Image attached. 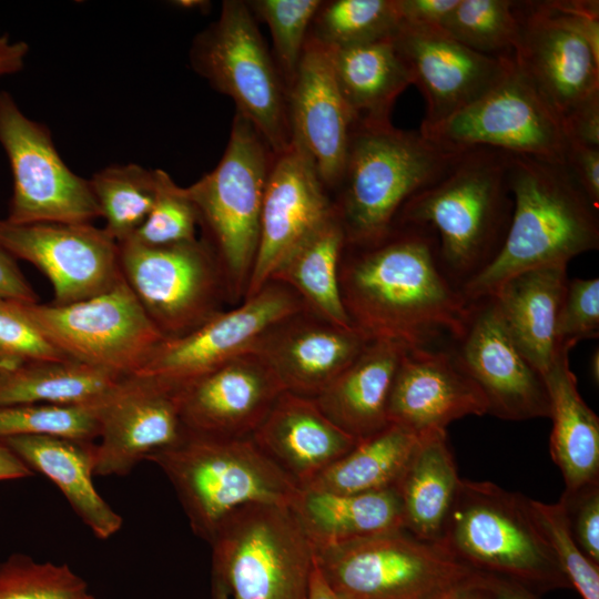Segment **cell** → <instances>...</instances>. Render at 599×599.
<instances>
[{
	"mask_svg": "<svg viewBox=\"0 0 599 599\" xmlns=\"http://www.w3.org/2000/svg\"><path fill=\"white\" fill-rule=\"evenodd\" d=\"M338 283L354 328L409 347L446 343L468 305L441 266L434 232L413 224L395 223L368 243H345Z\"/></svg>",
	"mask_w": 599,
	"mask_h": 599,
	"instance_id": "1",
	"label": "cell"
},
{
	"mask_svg": "<svg viewBox=\"0 0 599 599\" xmlns=\"http://www.w3.org/2000/svg\"><path fill=\"white\" fill-rule=\"evenodd\" d=\"M512 213L494 260L460 290L465 300L490 296L509 277L568 265L599 247L598 210L565 164L509 153Z\"/></svg>",
	"mask_w": 599,
	"mask_h": 599,
	"instance_id": "2",
	"label": "cell"
},
{
	"mask_svg": "<svg viewBox=\"0 0 599 599\" xmlns=\"http://www.w3.org/2000/svg\"><path fill=\"white\" fill-rule=\"evenodd\" d=\"M509 153L460 150L443 173L413 195L395 223L430 229L441 266L460 291L500 250L511 219Z\"/></svg>",
	"mask_w": 599,
	"mask_h": 599,
	"instance_id": "3",
	"label": "cell"
},
{
	"mask_svg": "<svg viewBox=\"0 0 599 599\" xmlns=\"http://www.w3.org/2000/svg\"><path fill=\"white\" fill-rule=\"evenodd\" d=\"M458 152L392 123H354L332 193L345 243L364 244L389 232L405 203L438 177Z\"/></svg>",
	"mask_w": 599,
	"mask_h": 599,
	"instance_id": "4",
	"label": "cell"
},
{
	"mask_svg": "<svg viewBox=\"0 0 599 599\" xmlns=\"http://www.w3.org/2000/svg\"><path fill=\"white\" fill-rule=\"evenodd\" d=\"M145 460L166 475L193 532L207 542L234 510L251 504L290 507L300 489L251 437H217L186 429L179 441Z\"/></svg>",
	"mask_w": 599,
	"mask_h": 599,
	"instance_id": "5",
	"label": "cell"
},
{
	"mask_svg": "<svg viewBox=\"0 0 599 599\" xmlns=\"http://www.w3.org/2000/svg\"><path fill=\"white\" fill-rule=\"evenodd\" d=\"M440 544L475 571L539 596L571 588L531 515L529 498L494 483L460 480Z\"/></svg>",
	"mask_w": 599,
	"mask_h": 599,
	"instance_id": "6",
	"label": "cell"
},
{
	"mask_svg": "<svg viewBox=\"0 0 599 599\" xmlns=\"http://www.w3.org/2000/svg\"><path fill=\"white\" fill-rule=\"evenodd\" d=\"M274 156L254 125L235 112L221 161L213 171L185 187L197 213L202 240L223 271L232 307L246 294Z\"/></svg>",
	"mask_w": 599,
	"mask_h": 599,
	"instance_id": "7",
	"label": "cell"
},
{
	"mask_svg": "<svg viewBox=\"0 0 599 599\" xmlns=\"http://www.w3.org/2000/svg\"><path fill=\"white\" fill-rule=\"evenodd\" d=\"M209 544L212 581L231 599H307L314 547L288 506H243Z\"/></svg>",
	"mask_w": 599,
	"mask_h": 599,
	"instance_id": "8",
	"label": "cell"
},
{
	"mask_svg": "<svg viewBox=\"0 0 599 599\" xmlns=\"http://www.w3.org/2000/svg\"><path fill=\"white\" fill-rule=\"evenodd\" d=\"M314 555L339 599H444L477 575L441 544L406 529L322 547Z\"/></svg>",
	"mask_w": 599,
	"mask_h": 599,
	"instance_id": "9",
	"label": "cell"
},
{
	"mask_svg": "<svg viewBox=\"0 0 599 599\" xmlns=\"http://www.w3.org/2000/svg\"><path fill=\"white\" fill-rule=\"evenodd\" d=\"M192 69L229 95L274 154L292 143L287 92L246 1L225 0L190 49Z\"/></svg>",
	"mask_w": 599,
	"mask_h": 599,
	"instance_id": "10",
	"label": "cell"
},
{
	"mask_svg": "<svg viewBox=\"0 0 599 599\" xmlns=\"http://www.w3.org/2000/svg\"><path fill=\"white\" fill-rule=\"evenodd\" d=\"M69 359L132 376L165 339L122 278L97 296L64 305L12 301Z\"/></svg>",
	"mask_w": 599,
	"mask_h": 599,
	"instance_id": "11",
	"label": "cell"
},
{
	"mask_svg": "<svg viewBox=\"0 0 599 599\" xmlns=\"http://www.w3.org/2000/svg\"><path fill=\"white\" fill-rule=\"evenodd\" d=\"M122 276L164 338L196 329L230 305L226 281L200 238L163 246L119 243Z\"/></svg>",
	"mask_w": 599,
	"mask_h": 599,
	"instance_id": "12",
	"label": "cell"
},
{
	"mask_svg": "<svg viewBox=\"0 0 599 599\" xmlns=\"http://www.w3.org/2000/svg\"><path fill=\"white\" fill-rule=\"evenodd\" d=\"M418 131L451 151L483 146L561 164L569 146L562 119L515 63L474 103Z\"/></svg>",
	"mask_w": 599,
	"mask_h": 599,
	"instance_id": "13",
	"label": "cell"
},
{
	"mask_svg": "<svg viewBox=\"0 0 599 599\" xmlns=\"http://www.w3.org/2000/svg\"><path fill=\"white\" fill-rule=\"evenodd\" d=\"M0 144L13 180L7 221L87 224L101 217L89 180L68 167L48 128L29 119L7 91H0Z\"/></svg>",
	"mask_w": 599,
	"mask_h": 599,
	"instance_id": "14",
	"label": "cell"
},
{
	"mask_svg": "<svg viewBox=\"0 0 599 599\" xmlns=\"http://www.w3.org/2000/svg\"><path fill=\"white\" fill-rule=\"evenodd\" d=\"M302 308L304 304L295 292L270 281L191 333L163 339L132 376L177 392L236 357L253 353L272 325Z\"/></svg>",
	"mask_w": 599,
	"mask_h": 599,
	"instance_id": "15",
	"label": "cell"
},
{
	"mask_svg": "<svg viewBox=\"0 0 599 599\" xmlns=\"http://www.w3.org/2000/svg\"><path fill=\"white\" fill-rule=\"evenodd\" d=\"M519 33L512 61L565 120L599 94V55L566 1H516Z\"/></svg>",
	"mask_w": 599,
	"mask_h": 599,
	"instance_id": "16",
	"label": "cell"
},
{
	"mask_svg": "<svg viewBox=\"0 0 599 599\" xmlns=\"http://www.w3.org/2000/svg\"><path fill=\"white\" fill-rule=\"evenodd\" d=\"M447 346L484 395L487 414L506 420L549 418L544 376L515 345L491 296L468 301Z\"/></svg>",
	"mask_w": 599,
	"mask_h": 599,
	"instance_id": "17",
	"label": "cell"
},
{
	"mask_svg": "<svg viewBox=\"0 0 599 599\" xmlns=\"http://www.w3.org/2000/svg\"><path fill=\"white\" fill-rule=\"evenodd\" d=\"M0 247L49 278L55 305L97 296L123 278L119 243L92 223L14 224L3 219Z\"/></svg>",
	"mask_w": 599,
	"mask_h": 599,
	"instance_id": "18",
	"label": "cell"
},
{
	"mask_svg": "<svg viewBox=\"0 0 599 599\" xmlns=\"http://www.w3.org/2000/svg\"><path fill=\"white\" fill-rule=\"evenodd\" d=\"M335 213L306 151L293 142L275 154L267 177L256 256L245 297L257 293L284 260Z\"/></svg>",
	"mask_w": 599,
	"mask_h": 599,
	"instance_id": "19",
	"label": "cell"
},
{
	"mask_svg": "<svg viewBox=\"0 0 599 599\" xmlns=\"http://www.w3.org/2000/svg\"><path fill=\"white\" fill-rule=\"evenodd\" d=\"M394 42L408 65L426 109L419 130L474 103L509 72L512 59L473 51L441 27L402 23Z\"/></svg>",
	"mask_w": 599,
	"mask_h": 599,
	"instance_id": "20",
	"label": "cell"
},
{
	"mask_svg": "<svg viewBox=\"0 0 599 599\" xmlns=\"http://www.w3.org/2000/svg\"><path fill=\"white\" fill-rule=\"evenodd\" d=\"M94 476L128 475L185 434L177 392L128 376L100 403Z\"/></svg>",
	"mask_w": 599,
	"mask_h": 599,
	"instance_id": "21",
	"label": "cell"
},
{
	"mask_svg": "<svg viewBox=\"0 0 599 599\" xmlns=\"http://www.w3.org/2000/svg\"><path fill=\"white\" fill-rule=\"evenodd\" d=\"M487 414V403L447 346L407 347L387 404L389 424L416 435L445 429L454 420Z\"/></svg>",
	"mask_w": 599,
	"mask_h": 599,
	"instance_id": "22",
	"label": "cell"
},
{
	"mask_svg": "<svg viewBox=\"0 0 599 599\" xmlns=\"http://www.w3.org/2000/svg\"><path fill=\"white\" fill-rule=\"evenodd\" d=\"M345 327L302 308L272 325L254 351L286 392L317 397L369 342Z\"/></svg>",
	"mask_w": 599,
	"mask_h": 599,
	"instance_id": "23",
	"label": "cell"
},
{
	"mask_svg": "<svg viewBox=\"0 0 599 599\" xmlns=\"http://www.w3.org/2000/svg\"><path fill=\"white\" fill-rule=\"evenodd\" d=\"M284 390L270 366L248 353L177 390L181 419L193 433L251 437Z\"/></svg>",
	"mask_w": 599,
	"mask_h": 599,
	"instance_id": "24",
	"label": "cell"
},
{
	"mask_svg": "<svg viewBox=\"0 0 599 599\" xmlns=\"http://www.w3.org/2000/svg\"><path fill=\"white\" fill-rule=\"evenodd\" d=\"M287 109L292 141L311 156L332 196L344 166L354 118L327 51L308 39L287 89Z\"/></svg>",
	"mask_w": 599,
	"mask_h": 599,
	"instance_id": "25",
	"label": "cell"
},
{
	"mask_svg": "<svg viewBox=\"0 0 599 599\" xmlns=\"http://www.w3.org/2000/svg\"><path fill=\"white\" fill-rule=\"evenodd\" d=\"M251 438L298 488L308 485L357 444L313 398L286 390Z\"/></svg>",
	"mask_w": 599,
	"mask_h": 599,
	"instance_id": "26",
	"label": "cell"
},
{
	"mask_svg": "<svg viewBox=\"0 0 599 599\" xmlns=\"http://www.w3.org/2000/svg\"><path fill=\"white\" fill-rule=\"evenodd\" d=\"M568 265L528 270L506 280L490 295L509 336L544 376L562 355L558 316L568 282Z\"/></svg>",
	"mask_w": 599,
	"mask_h": 599,
	"instance_id": "27",
	"label": "cell"
},
{
	"mask_svg": "<svg viewBox=\"0 0 599 599\" xmlns=\"http://www.w3.org/2000/svg\"><path fill=\"white\" fill-rule=\"evenodd\" d=\"M408 346L370 339L358 356L314 398L321 410L357 441L389 425L387 404L400 359Z\"/></svg>",
	"mask_w": 599,
	"mask_h": 599,
	"instance_id": "28",
	"label": "cell"
},
{
	"mask_svg": "<svg viewBox=\"0 0 599 599\" xmlns=\"http://www.w3.org/2000/svg\"><path fill=\"white\" fill-rule=\"evenodd\" d=\"M0 441L32 471L37 470L53 481L95 537L105 540L122 528V517L93 484L94 441L54 436H16Z\"/></svg>",
	"mask_w": 599,
	"mask_h": 599,
	"instance_id": "29",
	"label": "cell"
},
{
	"mask_svg": "<svg viewBox=\"0 0 599 599\" xmlns=\"http://www.w3.org/2000/svg\"><path fill=\"white\" fill-rule=\"evenodd\" d=\"M326 51L354 123H392L390 114L395 101L413 84L410 70L397 50L394 37Z\"/></svg>",
	"mask_w": 599,
	"mask_h": 599,
	"instance_id": "30",
	"label": "cell"
},
{
	"mask_svg": "<svg viewBox=\"0 0 599 599\" xmlns=\"http://www.w3.org/2000/svg\"><path fill=\"white\" fill-rule=\"evenodd\" d=\"M290 508L314 550L404 529L402 504L395 488L361 494L300 488Z\"/></svg>",
	"mask_w": 599,
	"mask_h": 599,
	"instance_id": "31",
	"label": "cell"
},
{
	"mask_svg": "<svg viewBox=\"0 0 599 599\" xmlns=\"http://www.w3.org/2000/svg\"><path fill=\"white\" fill-rule=\"evenodd\" d=\"M460 480L446 430L418 435L415 451L395 486L404 529L440 544Z\"/></svg>",
	"mask_w": 599,
	"mask_h": 599,
	"instance_id": "32",
	"label": "cell"
},
{
	"mask_svg": "<svg viewBox=\"0 0 599 599\" xmlns=\"http://www.w3.org/2000/svg\"><path fill=\"white\" fill-rule=\"evenodd\" d=\"M544 379L552 420L550 455L562 474L565 489L598 481L599 418L579 394L569 355L560 356Z\"/></svg>",
	"mask_w": 599,
	"mask_h": 599,
	"instance_id": "33",
	"label": "cell"
},
{
	"mask_svg": "<svg viewBox=\"0 0 599 599\" xmlns=\"http://www.w3.org/2000/svg\"><path fill=\"white\" fill-rule=\"evenodd\" d=\"M122 378L114 373L71 359L0 367V406L98 404Z\"/></svg>",
	"mask_w": 599,
	"mask_h": 599,
	"instance_id": "34",
	"label": "cell"
},
{
	"mask_svg": "<svg viewBox=\"0 0 599 599\" xmlns=\"http://www.w3.org/2000/svg\"><path fill=\"white\" fill-rule=\"evenodd\" d=\"M345 234L336 213L291 253L270 281L283 283L297 294L304 307L335 324L353 327L345 313L338 267Z\"/></svg>",
	"mask_w": 599,
	"mask_h": 599,
	"instance_id": "35",
	"label": "cell"
},
{
	"mask_svg": "<svg viewBox=\"0 0 599 599\" xmlns=\"http://www.w3.org/2000/svg\"><path fill=\"white\" fill-rule=\"evenodd\" d=\"M418 443V435L389 424L375 435L357 441L343 457L302 488L361 494L393 489Z\"/></svg>",
	"mask_w": 599,
	"mask_h": 599,
	"instance_id": "36",
	"label": "cell"
},
{
	"mask_svg": "<svg viewBox=\"0 0 599 599\" xmlns=\"http://www.w3.org/2000/svg\"><path fill=\"white\" fill-rule=\"evenodd\" d=\"M400 24L397 0L321 1L307 39L341 50L393 38Z\"/></svg>",
	"mask_w": 599,
	"mask_h": 599,
	"instance_id": "37",
	"label": "cell"
},
{
	"mask_svg": "<svg viewBox=\"0 0 599 599\" xmlns=\"http://www.w3.org/2000/svg\"><path fill=\"white\" fill-rule=\"evenodd\" d=\"M103 227L118 243L130 238L145 221L156 194L154 171L139 164L110 165L89 180Z\"/></svg>",
	"mask_w": 599,
	"mask_h": 599,
	"instance_id": "38",
	"label": "cell"
},
{
	"mask_svg": "<svg viewBox=\"0 0 599 599\" xmlns=\"http://www.w3.org/2000/svg\"><path fill=\"white\" fill-rule=\"evenodd\" d=\"M441 28L473 51L512 59L519 33L516 1L459 0Z\"/></svg>",
	"mask_w": 599,
	"mask_h": 599,
	"instance_id": "39",
	"label": "cell"
},
{
	"mask_svg": "<svg viewBox=\"0 0 599 599\" xmlns=\"http://www.w3.org/2000/svg\"><path fill=\"white\" fill-rule=\"evenodd\" d=\"M100 403L0 406V439L16 436H54L95 443L100 432Z\"/></svg>",
	"mask_w": 599,
	"mask_h": 599,
	"instance_id": "40",
	"label": "cell"
},
{
	"mask_svg": "<svg viewBox=\"0 0 599 599\" xmlns=\"http://www.w3.org/2000/svg\"><path fill=\"white\" fill-rule=\"evenodd\" d=\"M0 599H95L88 582L65 564L16 554L0 562Z\"/></svg>",
	"mask_w": 599,
	"mask_h": 599,
	"instance_id": "41",
	"label": "cell"
},
{
	"mask_svg": "<svg viewBox=\"0 0 599 599\" xmlns=\"http://www.w3.org/2000/svg\"><path fill=\"white\" fill-rule=\"evenodd\" d=\"M251 11L270 29L274 61L286 92L297 71L313 17L321 0H252Z\"/></svg>",
	"mask_w": 599,
	"mask_h": 599,
	"instance_id": "42",
	"label": "cell"
},
{
	"mask_svg": "<svg viewBox=\"0 0 599 599\" xmlns=\"http://www.w3.org/2000/svg\"><path fill=\"white\" fill-rule=\"evenodd\" d=\"M156 194L145 221L128 238L146 246H163L196 238V210L185 187H181L162 170H154ZM126 240V241H128Z\"/></svg>",
	"mask_w": 599,
	"mask_h": 599,
	"instance_id": "43",
	"label": "cell"
},
{
	"mask_svg": "<svg viewBox=\"0 0 599 599\" xmlns=\"http://www.w3.org/2000/svg\"><path fill=\"white\" fill-rule=\"evenodd\" d=\"M529 508L571 587L582 599H599V565L579 548L561 504H546L529 498Z\"/></svg>",
	"mask_w": 599,
	"mask_h": 599,
	"instance_id": "44",
	"label": "cell"
},
{
	"mask_svg": "<svg viewBox=\"0 0 599 599\" xmlns=\"http://www.w3.org/2000/svg\"><path fill=\"white\" fill-rule=\"evenodd\" d=\"M69 359L19 312L12 301L0 298V367Z\"/></svg>",
	"mask_w": 599,
	"mask_h": 599,
	"instance_id": "45",
	"label": "cell"
},
{
	"mask_svg": "<svg viewBox=\"0 0 599 599\" xmlns=\"http://www.w3.org/2000/svg\"><path fill=\"white\" fill-rule=\"evenodd\" d=\"M599 334V278L568 280L561 302L557 338L561 353H568L581 339Z\"/></svg>",
	"mask_w": 599,
	"mask_h": 599,
	"instance_id": "46",
	"label": "cell"
},
{
	"mask_svg": "<svg viewBox=\"0 0 599 599\" xmlns=\"http://www.w3.org/2000/svg\"><path fill=\"white\" fill-rule=\"evenodd\" d=\"M559 502L579 548L599 565V480L572 490L565 489Z\"/></svg>",
	"mask_w": 599,
	"mask_h": 599,
	"instance_id": "47",
	"label": "cell"
},
{
	"mask_svg": "<svg viewBox=\"0 0 599 599\" xmlns=\"http://www.w3.org/2000/svg\"><path fill=\"white\" fill-rule=\"evenodd\" d=\"M565 165L590 201L599 207V148L569 140Z\"/></svg>",
	"mask_w": 599,
	"mask_h": 599,
	"instance_id": "48",
	"label": "cell"
},
{
	"mask_svg": "<svg viewBox=\"0 0 599 599\" xmlns=\"http://www.w3.org/2000/svg\"><path fill=\"white\" fill-rule=\"evenodd\" d=\"M459 0H397L402 23L441 27Z\"/></svg>",
	"mask_w": 599,
	"mask_h": 599,
	"instance_id": "49",
	"label": "cell"
},
{
	"mask_svg": "<svg viewBox=\"0 0 599 599\" xmlns=\"http://www.w3.org/2000/svg\"><path fill=\"white\" fill-rule=\"evenodd\" d=\"M565 128L570 141L599 148V94L577 108L565 120Z\"/></svg>",
	"mask_w": 599,
	"mask_h": 599,
	"instance_id": "50",
	"label": "cell"
},
{
	"mask_svg": "<svg viewBox=\"0 0 599 599\" xmlns=\"http://www.w3.org/2000/svg\"><path fill=\"white\" fill-rule=\"evenodd\" d=\"M0 298L38 303V295L16 263V258L0 247Z\"/></svg>",
	"mask_w": 599,
	"mask_h": 599,
	"instance_id": "51",
	"label": "cell"
},
{
	"mask_svg": "<svg viewBox=\"0 0 599 599\" xmlns=\"http://www.w3.org/2000/svg\"><path fill=\"white\" fill-rule=\"evenodd\" d=\"M478 580L491 599H540L539 595L506 578L478 572Z\"/></svg>",
	"mask_w": 599,
	"mask_h": 599,
	"instance_id": "52",
	"label": "cell"
},
{
	"mask_svg": "<svg viewBox=\"0 0 599 599\" xmlns=\"http://www.w3.org/2000/svg\"><path fill=\"white\" fill-rule=\"evenodd\" d=\"M29 45L23 41H13L0 32V77L19 72L24 67Z\"/></svg>",
	"mask_w": 599,
	"mask_h": 599,
	"instance_id": "53",
	"label": "cell"
},
{
	"mask_svg": "<svg viewBox=\"0 0 599 599\" xmlns=\"http://www.w3.org/2000/svg\"><path fill=\"white\" fill-rule=\"evenodd\" d=\"M32 475L33 471L0 441V480L21 479Z\"/></svg>",
	"mask_w": 599,
	"mask_h": 599,
	"instance_id": "54",
	"label": "cell"
},
{
	"mask_svg": "<svg viewBox=\"0 0 599 599\" xmlns=\"http://www.w3.org/2000/svg\"><path fill=\"white\" fill-rule=\"evenodd\" d=\"M307 599H339L322 576L316 561L311 575Z\"/></svg>",
	"mask_w": 599,
	"mask_h": 599,
	"instance_id": "55",
	"label": "cell"
},
{
	"mask_svg": "<svg viewBox=\"0 0 599 599\" xmlns=\"http://www.w3.org/2000/svg\"><path fill=\"white\" fill-rule=\"evenodd\" d=\"M444 599H491L488 591L480 585L478 572L468 583L455 589Z\"/></svg>",
	"mask_w": 599,
	"mask_h": 599,
	"instance_id": "56",
	"label": "cell"
},
{
	"mask_svg": "<svg viewBox=\"0 0 599 599\" xmlns=\"http://www.w3.org/2000/svg\"><path fill=\"white\" fill-rule=\"evenodd\" d=\"M590 372H591L592 378L596 382H598L599 380V353H598V349H596L595 353L591 356Z\"/></svg>",
	"mask_w": 599,
	"mask_h": 599,
	"instance_id": "57",
	"label": "cell"
},
{
	"mask_svg": "<svg viewBox=\"0 0 599 599\" xmlns=\"http://www.w3.org/2000/svg\"><path fill=\"white\" fill-rule=\"evenodd\" d=\"M212 599H231L225 589L217 582L212 581Z\"/></svg>",
	"mask_w": 599,
	"mask_h": 599,
	"instance_id": "58",
	"label": "cell"
},
{
	"mask_svg": "<svg viewBox=\"0 0 599 599\" xmlns=\"http://www.w3.org/2000/svg\"><path fill=\"white\" fill-rule=\"evenodd\" d=\"M205 2L203 1H176L175 4L180 7H186V8H195V7H203Z\"/></svg>",
	"mask_w": 599,
	"mask_h": 599,
	"instance_id": "59",
	"label": "cell"
}]
</instances>
